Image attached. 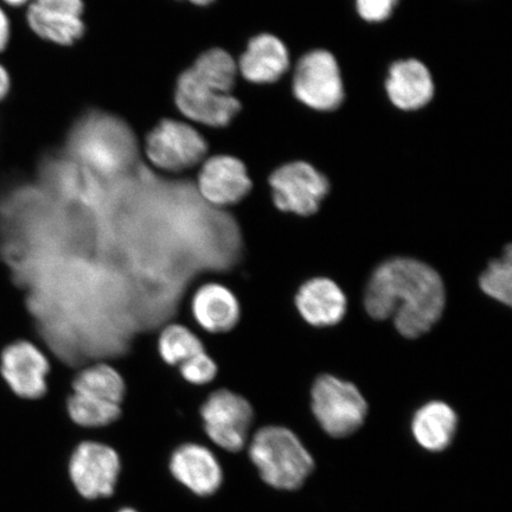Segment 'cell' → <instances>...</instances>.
Instances as JSON below:
<instances>
[{"label": "cell", "mask_w": 512, "mask_h": 512, "mask_svg": "<svg viewBox=\"0 0 512 512\" xmlns=\"http://www.w3.org/2000/svg\"><path fill=\"white\" fill-rule=\"evenodd\" d=\"M446 296L443 280L424 262L395 258L383 262L369 280L364 306L370 317H392L406 338L427 334L443 316Z\"/></svg>", "instance_id": "obj_1"}, {"label": "cell", "mask_w": 512, "mask_h": 512, "mask_svg": "<svg viewBox=\"0 0 512 512\" xmlns=\"http://www.w3.org/2000/svg\"><path fill=\"white\" fill-rule=\"evenodd\" d=\"M236 76L238 64L227 51H206L179 76L175 92L178 110L198 124L228 126L241 111V102L230 94Z\"/></svg>", "instance_id": "obj_2"}, {"label": "cell", "mask_w": 512, "mask_h": 512, "mask_svg": "<svg viewBox=\"0 0 512 512\" xmlns=\"http://www.w3.org/2000/svg\"><path fill=\"white\" fill-rule=\"evenodd\" d=\"M249 456L261 478L280 490L298 489L315 466L297 435L279 426L261 428L249 446Z\"/></svg>", "instance_id": "obj_3"}, {"label": "cell", "mask_w": 512, "mask_h": 512, "mask_svg": "<svg viewBox=\"0 0 512 512\" xmlns=\"http://www.w3.org/2000/svg\"><path fill=\"white\" fill-rule=\"evenodd\" d=\"M311 398L313 414L331 437H348L367 418L368 405L360 390L335 376H319L313 384Z\"/></svg>", "instance_id": "obj_4"}, {"label": "cell", "mask_w": 512, "mask_h": 512, "mask_svg": "<svg viewBox=\"0 0 512 512\" xmlns=\"http://www.w3.org/2000/svg\"><path fill=\"white\" fill-rule=\"evenodd\" d=\"M51 363L41 345L18 339L0 352V375L18 399L38 401L49 393Z\"/></svg>", "instance_id": "obj_5"}, {"label": "cell", "mask_w": 512, "mask_h": 512, "mask_svg": "<svg viewBox=\"0 0 512 512\" xmlns=\"http://www.w3.org/2000/svg\"><path fill=\"white\" fill-rule=\"evenodd\" d=\"M146 156L156 168L182 172L201 162L208 152L207 140L189 124L165 119L146 138Z\"/></svg>", "instance_id": "obj_6"}, {"label": "cell", "mask_w": 512, "mask_h": 512, "mask_svg": "<svg viewBox=\"0 0 512 512\" xmlns=\"http://www.w3.org/2000/svg\"><path fill=\"white\" fill-rule=\"evenodd\" d=\"M201 416L208 437L229 452H239L246 445L254 412L243 396L219 389L211 393L201 407Z\"/></svg>", "instance_id": "obj_7"}, {"label": "cell", "mask_w": 512, "mask_h": 512, "mask_svg": "<svg viewBox=\"0 0 512 512\" xmlns=\"http://www.w3.org/2000/svg\"><path fill=\"white\" fill-rule=\"evenodd\" d=\"M270 185L275 207L299 216L316 214L330 190L328 178L305 162L281 166L273 172Z\"/></svg>", "instance_id": "obj_8"}, {"label": "cell", "mask_w": 512, "mask_h": 512, "mask_svg": "<svg viewBox=\"0 0 512 512\" xmlns=\"http://www.w3.org/2000/svg\"><path fill=\"white\" fill-rule=\"evenodd\" d=\"M293 92L299 101L313 110H336L344 99V89L334 55L315 50L303 56L294 74Z\"/></svg>", "instance_id": "obj_9"}, {"label": "cell", "mask_w": 512, "mask_h": 512, "mask_svg": "<svg viewBox=\"0 0 512 512\" xmlns=\"http://www.w3.org/2000/svg\"><path fill=\"white\" fill-rule=\"evenodd\" d=\"M120 467V458L112 447L85 441L75 448L69 473L81 496L96 499L113 494Z\"/></svg>", "instance_id": "obj_10"}, {"label": "cell", "mask_w": 512, "mask_h": 512, "mask_svg": "<svg viewBox=\"0 0 512 512\" xmlns=\"http://www.w3.org/2000/svg\"><path fill=\"white\" fill-rule=\"evenodd\" d=\"M82 0H31L25 8L28 28L41 40L72 46L85 34Z\"/></svg>", "instance_id": "obj_11"}, {"label": "cell", "mask_w": 512, "mask_h": 512, "mask_svg": "<svg viewBox=\"0 0 512 512\" xmlns=\"http://www.w3.org/2000/svg\"><path fill=\"white\" fill-rule=\"evenodd\" d=\"M198 190L215 207L238 204L252 190V179L238 158L215 156L206 160L198 175Z\"/></svg>", "instance_id": "obj_12"}, {"label": "cell", "mask_w": 512, "mask_h": 512, "mask_svg": "<svg viewBox=\"0 0 512 512\" xmlns=\"http://www.w3.org/2000/svg\"><path fill=\"white\" fill-rule=\"evenodd\" d=\"M172 475L196 495L210 496L220 489L222 469L219 460L209 448L198 444H185L172 454Z\"/></svg>", "instance_id": "obj_13"}, {"label": "cell", "mask_w": 512, "mask_h": 512, "mask_svg": "<svg viewBox=\"0 0 512 512\" xmlns=\"http://www.w3.org/2000/svg\"><path fill=\"white\" fill-rule=\"evenodd\" d=\"M296 305L306 323L316 328H328L342 322L348 303L335 281L315 278L299 288Z\"/></svg>", "instance_id": "obj_14"}, {"label": "cell", "mask_w": 512, "mask_h": 512, "mask_svg": "<svg viewBox=\"0 0 512 512\" xmlns=\"http://www.w3.org/2000/svg\"><path fill=\"white\" fill-rule=\"evenodd\" d=\"M192 317L210 334H226L240 322L238 298L228 287L208 283L202 285L191 299Z\"/></svg>", "instance_id": "obj_15"}, {"label": "cell", "mask_w": 512, "mask_h": 512, "mask_svg": "<svg viewBox=\"0 0 512 512\" xmlns=\"http://www.w3.org/2000/svg\"><path fill=\"white\" fill-rule=\"evenodd\" d=\"M288 67L290 56L285 44L273 35L262 34L249 41L238 69L247 81L266 85L278 81Z\"/></svg>", "instance_id": "obj_16"}, {"label": "cell", "mask_w": 512, "mask_h": 512, "mask_svg": "<svg viewBox=\"0 0 512 512\" xmlns=\"http://www.w3.org/2000/svg\"><path fill=\"white\" fill-rule=\"evenodd\" d=\"M390 101L403 111H415L430 102L434 94L431 73L416 60L400 61L389 70L386 83Z\"/></svg>", "instance_id": "obj_17"}, {"label": "cell", "mask_w": 512, "mask_h": 512, "mask_svg": "<svg viewBox=\"0 0 512 512\" xmlns=\"http://www.w3.org/2000/svg\"><path fill=\"white\" fill-rule=\"evenodd\" d=\"M458 426V416L445 402L432 401L415 413L412 431L419 445L431 452L450 446Z\"/></svg>", "instance_id": "obj_18"}, {"label": "cell", "mask_w": 512, "mask_h": 512, "mask_svg": "<svg viewBox=\"0 0 512 512\" xmlns=\"http://www.w3.org/2000/svg\"><path fill=\"white\" fill-rule=\"evenodd\" d=\"M73 390L75 394L117 403L121 406L126 394V384L117 369L100 363L81 370L75 376Z\"/></svg>", "instance_id": "obj_19"}, {"label": "cell", "mask_w": 512, "mask_h": 512, "mask_svg": "<svg viewBox=\"0 0 512 512\" xmlns=\"http://www.w3.org/2000/svg\"><path fill=\"white\" fill-rule=\"evenodd\" d=\"M158 351L162 360L169 366H181L183 362L206 349L201 339L187 326L170 324L160 332Z\"/></svg>", "instance_id": "obj_20"}, {"label": "cell", "mask_w": 512, "mask_h": 512, "mask_svg": "<svg viewBox=\"0 0 512 512\" xmlns=\"http://www.w3.org/2000/svg\"><path fill=\"white\" fill-rule=\"evenodd\" d=\"M67 411L76 425L87 428L105 427L117 421L121 406L89 396L73 394L67 401Z\"/></svg>", "instance_id": "obj_21"}, {"label": "cell", "mask_w": 512, "mask_h": 512, "mask_svg": "<svg viewBox=\"0 0 512 512\" xmlns=\"http://www.w3.org/2000/svg\"><path fill=\"white\" fill-rule=\"evenodd\" d=\"M511 247L505 248L503 258L492 261L482 277L479 286L486 296L504 305H511Z\"/></svg>", "instance_id": "obj_22"}, {"label": "cell", "mask_w": 512, "mask_h": 512, "mask_svg": "<svg viewBox=\"0 0 512 512\" xmlns=\"http://www.w3.org/2000/svg\"><path fill=\"white\" fill-rule=\"evenodd\" d=\"M217 371H219L217 364L206 351L192 356L179 366V373L183 379L194 386H204V384L213 382Z\"/></svg>", "instance_id": "obj_23"}, {"label": "cell", "mask_w": 512, "mask_h": 512, "mask_svg": "<svg viewBox=\"0 0 512 512\" xmlns=\"http://www.w3.org/2000/svg\"><path fill=\"white\" fill-rule=\"evenodd\" d=\"M399 0H356L358 14L371 23L386 21Z\"/></svg>", "instance_id": "obj_24"}, {"label": "cell", "mask_w": 512, "mask_h": 512, "mask_svg": "<svg viewBox=\"0 0 512 512\" xmlns=\"http://www.w3.org/2000/svg\"><path fill=\"white\" fill-rule=\"evenodd\" d=\"M12 38H14V21H12L10 10L0 4V59L10 50Z\"/></svg>", "instance_id": "obj_25"}, {"label": "cell", "mask_w": 512, "mask_h": 512, "mask_svg": "<svg viewBox=\"0 0 512 512\" xmlns=\"http://www.w3.org/2000/svg\"><path fill=\"white\" fill-rule=\"evenodd\" d=\"M12 88H14V80L8 64L0 59V105L10 98Z\"/></svg>", "instance_id": "obj_26"}, {"label": "cell", "mask_w": 512, "mask_h": 512, "mask_svg": "<svg viewBox=\"0 0 512 512\" xmlns=\"http://www.w3.org/2000/svg\"><path fill=\"white\" fill-rule=\"evenodd\" d=\"M31 0H0V4L4 5L8 10H19L27 8Z\"/></svg>", "instance_id": "obj_27"}, {"label": "cell", "mask_w": 512, "mask_h": 512, "mask_svg": "<svg viewBox=\"0 0 512 512\" xmlns=\"http://www.w3.org/2000/svg\"><path fill=\"white\" fill-rule=\"evenodd\" d=\"M188 2L197 6H207L214 3L215 0H188Z\"/></svg>", "instance_id": "obj_28"}, {"label": "cell", "mask_w": 512, "mask_h": 512, "mask_svg": "<svg viewBox=\"0 0 512 512\" xmlns=\"http://www.w3.org/2000/svg\"><path fill=\"white\" fill-rule=\"evenodd\" d=\"M120 512H137V511L133 510V509H124V510H121Z\"/></svg>", "instance_id": "obj_29"}]
</instances>
